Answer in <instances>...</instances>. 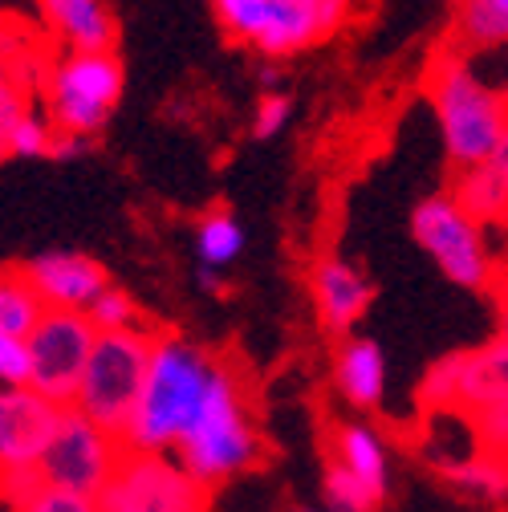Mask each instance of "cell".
Listing matches in <instances>:
<instances>
[{
  "instance_id": "obj_1",
  "label": "cell",
  "mask_w": 508,
  "mask_h": 512,
  "mask_svg": "<svg viewBox=\"0 0 508 512\" xmlns=\"http://www.w3.org/2000/svg\"><path fill=\"white\" fill-rule=\"evenodd\" d=\"M216 374H220V362L200 346L183 338H159L143 399L135 407V419L126 427L122 443L131 452H167V447H175L200 419Z\"/></svg>"
},
{
  "instance_id": "obj_2",
  "label": "cell",
  "mask_w": 508,
  "mask_h": 512,
  "mask_svg": "<svg viewBox=\"0 0 508 512\" xmlns=\"http://www.w3.org/2000/svg\"><path fill=\"white\" fill-rule=\"evenodd\" d=\"M427 94L439 118L443 151L456 171L480 167L508 135V98L472 70L468 53H443L427 74Z\"/></svg>"
},
{
  "instance_id": "obj_3",
  "label": "cell",
  "mask_w": 508,
  "mask_h": 512,
  "mask_svg": "<svg viewBox=\"0 0 508 512\" xmlns=\"http://www.w3.org/2000/svg\"><path fill=\"white\" fill-rule=\"evenodd\" d=\"M155 342H159V334H151V330L98 334V346L90 354V366H86L74 407L86 419H94L102 431L126 439V427H131L135 407H139L143 387H147Z\"/></svg>"
},
{
  "instance_id": "obj_4",
  "label": "cell",
  "mask_w": 508,
  "mask_h": 512,
  "mask_svg": "<svg viewBox=\"0 0 508 512\" xmlns=\"http://www.w3.org/2000/svg\"><path fill=\"white\" fill-rule=\"evenodd\" d=\"M175 452H179V464L208 488L257 460V431L248 423L244 391H240V378L232 366L220 362L212 395H208L200 419L192 423V431L175 443Z\"/></svg>"
},
{
  "instance_id": "obj_5",
  "label": "cell",
  "mask_w": 508,
  "mask_h": 512,
  "mask_svg": "<svg viewBox=\"0 0 508 512\" xmlns=\"http://www.w3.org/2000/svg\"><path fill=\"white\" fill-rule=\"evenodd\" d=\"M220 25L265 57L301 53L350 17V0H212Z\"/></svg>"
},
{
  "instance_id": "obj_6",
  "label": "cell",
  "mask_w": 508,
  "mask_h": 512,
  "mask_svg": "<svg viewBox=\"0 0 508 512\" xmlns=\"http://www.w3.org/2000/svg\"><path fill=\"white\" fill-rule=\"evenodd\" d=\"M122 98V61L118 53H78L66 49L53 57L45 74V118L57 135L90 139L102 131Z\"/></svg>"
},
{
  "instance_id": "obj_7",
  "label": "cell",
  "mask_w": 508,
  "mask_h": 512,
  "mask_svg": "<svg viewBox=\"0 0 508 512\" xmlns=\"http://www.w3.org/2000/svg\"><path fill=\"white\" fill-rule=\"evenodd\" d=\"M411 236L460 289L488 293L496 285V261L484 244V224L456 204L452 191H439L411 212Z\"/></svg>"
},
{
  "instance_id": "obj_8",
  "label": "cell",
  "mask_w": 508,
  "mask_h": 512,
  "mask_svg": "<svg viewBox=\"0 0 508 512\" xmlns=\"http://www.w3.org/2000/svg\"><path fill=\"white\" fill-rule=\"evenodd\" d=\"M122 456H126V443L118 435L102 431L78 407H66L37 468H41L49 488L78 492V496L98 500L106 492V484L114 480Z\"/></svg>"
},
{
  "instance_id": "obj_9",
  "label": "cell",
  "mask_w": 508,
  "mask_h": 512,
  "mask_svg": "<svg viewBox=\"0 0 508 512\" xmlns=\"http://www.w3.org/2000/svg\"><path fill=\"white\" fill-rule=\"evenodd\" d=\"M212 492L163 452H131L98 496V512H208Z\"/></svg>"
},
{
  "instance_id": "obj_10",
  "label": "cell",
  "mask_w": 508,
  "mask_h": 512,
  "mask_svg": "<svg viewBox=\"0 0 508 512\" xmlns=\"http://www.w3.org/2000/svg\"><path fill=\"white\" fill-rule=\"evenodd\" d=\"M94 346H98V330L90 322V313L45 309L41 326L29 338L33 391L53 407H74Z\"/></svg>"
},
{
  "instance_id": "obj_11",
  "label": "cell",
  "mask_w": 508,
  "mask_h": 512,
  "mask_svg": "<svg viewBox=\"0 0 508 512\" xmlns=\"http://www.w3.org/2000/svg\"><path fill=\"white\" fill-rule=\"evenodd\" d=\"M66 407H53L33 387L0 391V472L41 464Z\"/></svg>"
},
{
  "instance_id": "obj_12",
  "label": "cell",
  "mask_w": 508,
  "mask_h": 512,
  "mask_svg": "<svg viewBox=\"0 0 508 512\" xmlns=\"http://www.w3.org/2000/svg\"><path fill=\"white\" fill-rule=\"evenodd\" d=\"M25 273L49 309L86 313L110 289L106 269L94 256H82V252H41L25 265Z\"/></svg>"
},
{
  "instance_id": "obj_13",
  "label": "cell",
  "mask_w": 508,
  "mask_h": 512,
  "mask_svg": "<svg viewBox=\"0 0 508 512\" xmlns=\"http://www.w3.org/2000/svg\"><path fill=\"white\" fill-rule=\"evenodd\" d=\"M53 37L78 53H114L118 21L106 0H37Z\"/></svg>"
},
{
  "instance_id": "obj_14",
  "label": "cell",
  "mask_w": 508,
  "mask_h": 512,
  "mask_svg": "<svg viewBox=\"0 0 508 512\" xmlns=\"http://www.w3.org/2000/svg\"><path fill=\"white\" fill-rule=\"evenodd\" d=\"M370 281L346 265V261H322L313 269V301H317V317L330 334H346L362 322V313L370 309Z\"/></svg>"
},
{
  "instance_id": "obj_15",
  "label": "cell",
  "mask_w": 508,
  "mask_h": 512,
  "mask_svg": "<svg viewBox=\"0 0 508 512\" xmlns=\"http://www.w3.org/2000/svg\"><path fill=\"white\" fill-rule=\"evenodd\" d=\"M488 407H508V342L496 334L484 346L460 350V391L456 411L476 415Z\"/></svg>"
},
{
  "instance_id": "obj_16",
  "label": "cell",
  "mask_w": 508,
  "mask_h": 512,
  "mask_svg": "<svg viewBox=\"0 0 508 512\" xmlns=\"http://www.w3.org/2000/svg\"><path fill=\"white\" fill-rule=\"evenodd\" d=\"M452 196L480 224H504L508 220V135L500 139V147L480 167L456 175Z\"/></svg>"
},
{
  "instance_id": "obj_17",
  "label": "cell",
  "mask_w": 508,
  "mask_h": 512,
  "mask_svg": "<svg viewBox=\"0 0 508 512\" xmlns=\"http://www.w3.org/2000/svg\"><path fill=\"white\" fill-rule=\"evenodd\" d=\"M338 387L354 407H378L387 391V358L374 342L350 338L338 350Z\"/></svg>"
},
{
  "instance_id": "obj_18",
  "label": "cell",
  "mask_w": 508,
  "mask_h": 512,
  "mask_svg": "<svg viewBox=\"0 0 508 512\" xmlns=\"http://www.w3.org/2000/svg\"><path fill=\"white\" fill-rule=\"evenodd\" d=\"M334 460L342 468H350L370 492L387 496V447L370 427L362 423H342L338 439H334Z\"/></svg>"
},
{
  "instance_id": "obj_19",
  "label": "cell",
  "mask_w": 508,
  "mask_h": 512,
  "mask_svg": "<svg viewBox=\"0 0 508 512\" xmlns=\"http://www.w3.org/2000/svg\"><path fill=\"white\" fill-rule=\"evenodd\" d=\"M508 45V0H460L456 25H452V49H496Z\"/></svg>"
},
{
  "instance_id": "obj_20",
  "label": "cell",
  "mask_w": 508,
  "mask_h": 512,
  "mask_svg": "<svg viewBox=\"0 0 508 512\" xmlns=\"http://www.w3.org/2000/svg\"><path fill=\"white\" fill-rule=\"evenodd\" d=\"M45 301L37 293V285L29 281L25 265L21 269H0V334L9 338H33V330L45 317Z\"/></svg>"
},
{
  "instance_id": "obj_21",
  "label": "cell",
  "mask_w": 508,
  "mask_h": 512,
  "mask_svg": "<svg viewBox=\"0 0 508 512\" xmlns=\"http://www.w3.org/2000/svg\"><path fill=\"white\" fill-rule=\"evenodd\" d=\"M244 248V228L236 224L232 212H208L196 228V252L208 269H220L228 261H236Z\"/></svg>"
},
{
  "instance_id": "obj_22",
  "label": "cell",
  "mask_w": 508,
  "mask_h": 512,
  "mask_svg": "<svg viewBox=\"0 0 508 512\" xmlns=\"http://www.w3.org/2000/svg\"><path fill=\"white\" fill-rule=\"evenodd\" d=\"M452 484H460L464 492H476V496H508V460H496V456H476V460H464V464H448Z\"/></svg>"
},
{
  "instance_id": "obj_23",
  "label": "cell",
  "mask_w": 508,
  "mask_h": 512,
  "mask_svg": "<svg viewBox=\"0 0 508 512\" xmlns=\"http://www.w3.org/2000/svg\"><path fill=\"white\" fill-rule=\"evenodd\" d=\"M326 504L334 512H374L378 504H383V496L370 492L350 468L330 460V468H326Z\"/></svg>"
},
{
  "instance_id": "obj_24",
  "label": "cell",
  "mask_w": 508,
  "mask_h": 512,
  "mask_svg": "<svg viewBox=\"0 0 508 512\" xmlns=\"http://www.w3.org/2000/svg\"><path fill=\"white\" fill-rule=\"evenodd\" d=\"M456 391H460V354H448L419 382V403L427 411H456Z\"/></svg>"
},
{
  "instance_id": "obj_25",
  "label": "cell",
  "mask_w": 508,
  "mask_h": 512,
  "mask_svg": "<svg viewBox=\"0 0 508 512\" xmlns=\"http://www.w3.org/2000/svg\"><path fill=\"white\" fill-rule=\"evenodd\" d=\"M86 313H90V322H94L98 334H122V330H135V322H139L135 301L126 297L122 289H114V285H110Z\"/></svg>"
},
{
  "instance_id": "obj_26",
  "label": "cell",
  "mask_w": 508,
  "mask_h": 512,
  "mask_svg": "<svg viewBox=\"0 0 508 512\" xmlns=\"http://www.w3.org/2000/svg\"><path fill=\"white\" fill-rule=\"evenodd\" d=\"M468 423H472V439L480 447V456L508 460V407L476 411V415H468Z\"/></svg>"
},
{
  "instance_id": "obj_27",
  "label": "cell",
  "mask_w": 508,
  "mask_h": 512,
  "mask_svg": "<svg viewBox=\"0 0 508 512\" xmlns=\"http://www.w3.org/2000/svg\"><path fill=\"white\" fill-rule=\"evenodd\" d=\"M33 387V354L25 338L0 334V391Z\"/></svg>"
},
{
  "instance_id": "obj_28",
  "label": "cell",
  "mask_w": 508,
  "mask_h": 512,
  "mask_svg": "<svg viewBox=\"0 0 508 512\" xmlns=\"http://www.w3.org/2000/svg\"><path fill=\"white\" fill-rule=\"evenodd\" d=\"M53 139H57V131H53V122L29 110V114H25L21 122H17V131H13V147H9V155H25V159H33V155H49V151H53Z\"/></svg>"
},
{
  "instance_id": "obj_29",
  "label": "cell",
  "mask_w": 508,
  "mask_h": 512,
  "mask_svg": "<svg viewBox=\"0 0 508 512\" xmlns=\"http://www.w3.org/2000/svg\"><path fill=\"white\" fill-rule=\"evenodd\" d=\"M289 114H293V102H289L285 94L269 90V94L257 102V114H252V135H257V139H273V135H281V131H285V122H289Z\"/></svg>"
},
{
  "instance_id": "obj_30",
  "label": "cell",
  "mask_w": 508,
  "mask_h": 512,
  "mask_svg": "<svg viewBox=\"0 0 508 512\" xmlns=\"http://www.w3.org/2000/svg\"><path fill=\"white\" fill-rule=\"evenodd\" d=\"M29 114V106H25V90H21V82H13V86H5L0 90V155H9V147H13V131H17V122Z\"/></svg>"
},
{
  "instance_id": "obj_31",
  "label": "cell",
  "mask_w": 508,
  "mask_h": 512,
  "mask_svg": "<svg viewBox=\"0 0 508 512\" xmlns=\"http://www.w3.org/2000/svg\"><path fill=\"white\" fill-rule=\"evenodd\" d=\"M29 512H98V500L78 496V492H61V488H45Z\"/></svg>"
},
{
  "instance_id": "obj_32",
  "label": "cell",
  "mask_w": 508,
  "mask_h": 512,
  "mask_svg": "<svg viewBox=\"0 0 508 512\" xmlns=\"http://www.w3.org/2000/svg\"><path fill=\"white\" fill-rule=\"evenodd\" d=\"M86 151H90V139H82V135H57L49 159H78Z\"/></svg>"
},
{
  "instance_id": "obj_33",
  "label": "cell",
  "mask_w": 508,
  "mask_h": 512,
  "mask_svg": "<svg viewBox=\"0 0 508 512\" xmlns=\"http://www.w3.org/2000/svg\"><path fill=\"white\" fill-rule=\"evenodd\" d=\"M13 82H17V78H13V45L0 41V90L13 86Z\"/></svg>"
},
{
  "instance_id": "obj_34",
  "label": "cell",
  "mask_w": 508,
  "mask_h": 512,
  "mask_svg": "<svg viewBox=\"0 0 508 512\" xmlns=\"http://www.w3.org/2000/svg\"><path fill=\"white\" fill-rule=\"evenodd\" d=\"M196 281H200V289H208V293H216V289H220V277H216V269H208V265L200 269V277H196Z\"/></svg>"
},
{
  "instance_id": "obj_35",
  "label": "cell",
  "mask_w": 508,
  "mask_h": 512,
  "mask_svg": "<svg viewBox=\"0 0 508 512\" xmlns=\"http://www.w3.org/2000/svg\"><path fill=\"white\" fill-rule=\"evenodd\" d=\"M500 338L508 342V293L500 297Z\"/></svg>"
},
{
  "instance_id": "obj_36",
  "label": "cell",
  "mask_w": 508,
  "mask_h": 512,
  "mask_svg": "<svg viewBox=\"0 0 508 512\" xmlns=\"http://www.w3.org/2000/svg\"><path fill=\"white\" fill-rule=\"evenodd\" d=\"M261 82H265V86H277V70H273V66H269V70H261Z\"/></svg>"
},
{
  "instance_id": "obj_37",
  "label": "cell",
  "mask_w": 508,
  "mask_h": 512,
  "mask_svg": "<svg viewBox=\"0 0 508 512\" xmlns=\"http://www.w3.org/2000/svg\"><path fill=\"white\" fill-rule=\"evenodd\" d=\"M5 508H9V504H5ZM9 512H21V508H9Z\"/></svg>"
},
{
  "instance_id": "obj_38",
  "label": "cell",
  "mask_w": 508,
  "mask_h": 512,
  "mask_svg": "<svg viewBox=\"0 0 508 512\" xmlns=\"http://www.w3.org/2000/svg\"><path fill=\"white\" fill-rule=\"evenodd\" d=\"M504 98H508V86H504Z\"/></svg>"
},
{
  "instance_id": "obj_39",
  "label": "cell",
  "mask_w": 508,
  "mask_h": 512,
  "mask_svg": "<svg viewBox=\"0 0 508 512\" xmlns=\"http://www.w3.org/2000/svg\"><path fill=\"white\" fill-rule=\"evenodd\" d=\"M301 512H305V508H301Z\"/></svg>"
}]
</instances>
